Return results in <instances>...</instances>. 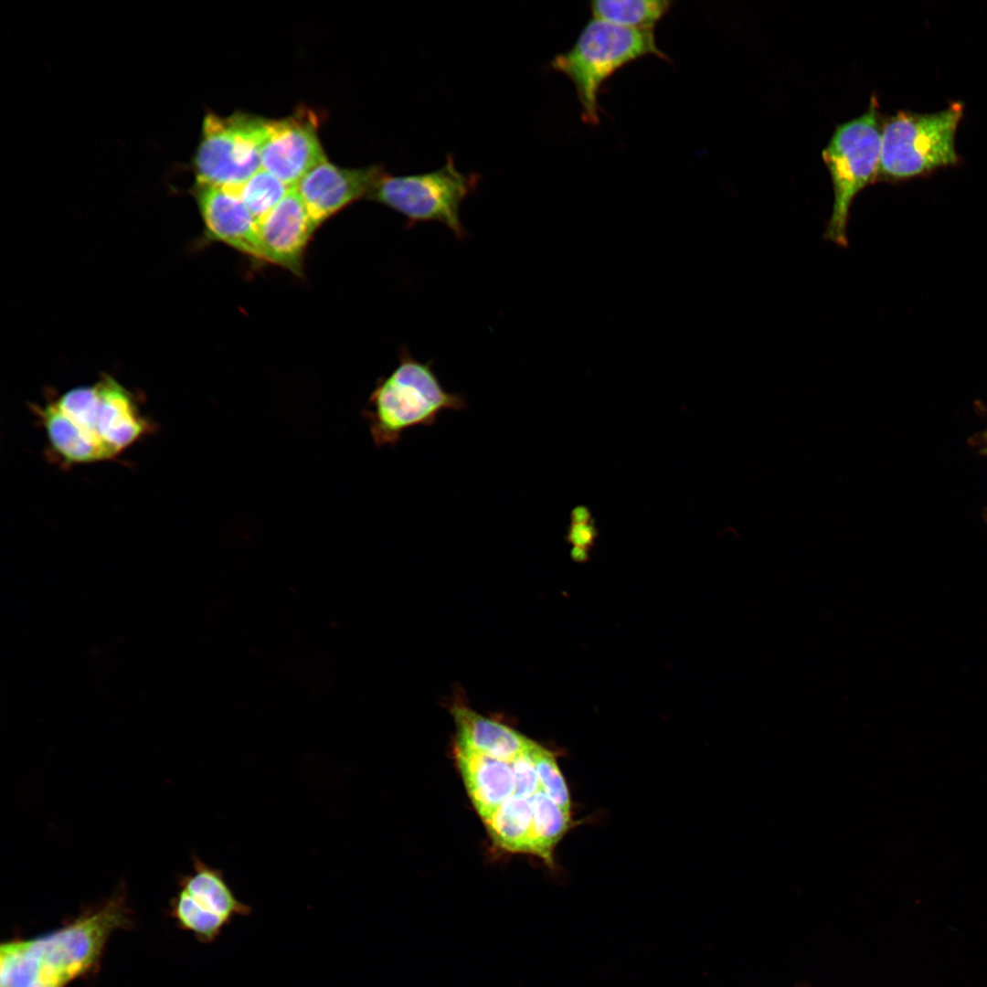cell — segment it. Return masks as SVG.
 <instances>
[{
	"label": "cell",
	"mask_w": 987,
	"mask_h": 987,
	"mask_svg": "<svg viewBox=\"0 0 987 987\" xmlns=\"http://www.w3.org/2000/svg\"><path fill=\"white\" fill-rule=\"evenodd\" d=\"M467 408L465 397L444 389L432 362H420L402 349L397 367L380 378L362 415L375 446H394L414 427H430L446 410Z\"/></svg>",
	"instance_id": "1"
},
{
	"label": "cell",
	"mask_w": 987,
	"mask_h": 987,
	"mask_svg": "<svg viewBox=\"0 0 987 987\" xmlns=\"http://www.w3.org/2000/svg\"><path fill=\"white\" fill-rule=\"evenodd\" d=\"M669 60L656 45L653 31L621 27L592 18L568 51L550 67L573 83L584 122H600L598 98L603 83L618 69L646 56Z\"/></svg>",
	"instance_id": "2"
},
{
	"label": "cell",
	"mask_w": 987,
	"mask_h": 987,
	"mask_svg": "<svg viewBox=\"0 0 987 987\" xmlns=\"http://www.w3.org/2000/svg\"><path fill=\"white\" fill-rule=\"evenodd\" d=\"M882 118L875 97L860 116L838 124L822 152L830 173L833 203L824 237L846 247L847 228L854 199L878 179Z\"/></svg>",
	"instance_id": "3"
},
{
	"label": "cell",
	"mask_w": 987,
	"mask_h": 987,
	"mask_svg": "<svg viewBox=\"0 0 987 987\" xmlns=\"http://www.w3.org/2000/svg\"><path fill=\"white\" fill-rule=\"evenodd\" d=\"M962 112V104L955 102L934 113L898 111L883 119L878 179L902 180L956 164Z\"/></svg>",
	"instance_id": "4"
},
{
	"label": "cell",
	"mask_w": 987,
	"mask_h": 987,
	"mask_svg": "<svg viewBox=\"0 0 987 987\" xmlns=\"http://www.w3.org/2000/svg\"><path fill=\"white\" fill-rule=\"evenodd\" d=\"M479 179L475 173L458 170L454 157L448 154L443 165L430 172L404 175L384 172L369 199L401 214L408 227L418 222H440L462 239L466 232L460 208L474 192Z\"/></svg>",
	"instance_id": "5"
},
{
	"label": "cell",
	"mask_w": 987,
	"mask_h": 987,
	"mask_svg": "<svg viewBox=\"0 0 987 987\" xmlns=\"http://www.w3.org/2000/svg\"><path fill=\"white\" fill-rule=\"evenodd\" d=\"M267 121L244 112L207 113L193 159L196 182L237 189L260 170Z\"/></svg>",
	"instance_id": "6"
},
{
	"label": "cell",
	"mask_w": 987,
	"mask_h": 987,
	"mask_svg": "<svg viewBox=\"0 0 987 987\" xmlns=\"http://www.w3.org/2000/svg\"><path fill=\"white\" fill-rule=\"evenodd\" d=\"M125 917L124 897L118 894L70 926L27 943L49 978L62 987L94 962L110 932Z\"/></svg>",
	"instance_id": "7"
},
{
	"label": "cell",
	"mask_w": 987,
	"mask_h": 987,
	"mask_svg": "<svg viewBox=\"0 0 987 987\" xmlns=\"http://www.w3.org/2000/svg\"><path fill=\"white\" fill-rule=\"evenodd\" d=\"M193 870L179 878V890L172 910L183 929L202 942L216 940L237 917L252 914L251 906L240 901L222 870L192 856Z\"/></svg>",
	"instance_id": "8"
},
{
	"label": "cell",
	"mask_w": 987,
	"mask_h": 987,
	"mask_svg": "<svg viewBox=\"0 0 987 987\" xmlns=\"http://www.w3.org/2000/svg\"><path fill=\"white\" fill-rule=\"evenodd\" d=\"M317 129V117L309 110L268 120L260 145L261 168L296 187L311 169L327 160Z\"/></svg>",
	"instance_id": "9"
},
{
	"label": "cell",
	"mask_w": 987,
	"mask_h": 987,
	"mask_svg": "<svg viewBox=\"0 0 987 987\" xmlns=\"http://www.w3.org/2000/svg\"><path fill=\"white\" fill-rule=\"evenodd\" d=\"M384 172L379 164L349 169L325 160L311 169L295 189L319 227L354 202L363 197L369 198Z\"/></svg>",
	"instance_id": "10"
},
{
	"label": "cell",
	"mask_w": 987,
	"mask_h": 987,
	"mask_svg": "<svg viewBox=\"0 0 987 987\" xmlns=\"http://www.w3.org/2000/svg\"><path fill=\"white\" fill-rule=\"evenodd\" d=\"M191 190L209 240L223 242L256 260H265L258 221L236 191L199 182H195Z\"/></svg>",
	"instance_id": "11"
},
{
	"label": "cell",
	"mask_w": 987,
	"mask_h": 987,
	"mask_svg": "<svg viewBox=\"0 0 987 987\" xmlns=\"http://www.w3.org/2000/svg\"><path fill=\"white\" fill-rule=\"evenodd\" d=\"M317 227L295 187L292 188L258 222L265 261L299 274L308 241Z\"/></svg>",
	"instance_id": "12"
},
{
	"label": "cell",
	"mask_w": 987,
	"mask_h": 987,
	"mask_svg": "<svg viewBox=\"0 0 987 987\" xmlns=\"http://www.w3.org/2000/svg\"><path fill=\"white\" fill-rule=\"evenodd\" d=\"M98 389L96 430L102 444L115 458L126 448L152 431L131 391L115 378L102 374Z\"/></svg>",
	"instance_id": "13"
},
{
	"label": "cell",
	"mask_w": 987,
	"mask_h": 987,
	"mask_svg": "<svg viewBox=\"0 0 987 987\" xmlns=\"http://www.w3.org/2000/svg\"><path fill=\"white\" fill-rule=\"evenodd\" d=\"M451 710L456 727L455 748L512 761L532 742L511 727L481 715L463 703H454Z\"/></svg>",
	"instance_id": "14"
},
{
	"label": "cell",
	"mask_w": 987,
	"mask_h": 987,
	"mask_svg": "<svg viewBox=\"0 0 987 987\" xmlns=\"http://www.w3.org/2000/svg\"><path fill=\"white\" fill-rule=\"evenodd\" d=\"M454 752L469 798L484 822L515 793L513 760L503 761L458 748Z\"/></svg>",
	"instance_id": "15"
},
{
	"label": "cell",
	"mask_w": 987,
	"mask_h": 987,
	"mask_svg": "<svg viewBox=\"0 0 987 987\" xmlns=\"http://www.w3.org/2000/svg\"><path fill=\"white\" fill-rule=\"evenodd\" d=\"M46 432L52 453L64 464L106 461L102 452L88 441L79 428L51 400L33 408Z\"/></svg>",
	"instance_id": "16"
},
{
	"label": "cell",
	"mask_w": 987,
	"mask_h": 987,
	"mask_svg": "<svg viewBox=\"0 0 987 987\" xmlns=\"http://www.w3.org/2000/svg\"><path fill=\"white\" fill-rule=\"evenodd\" d=\"M483 823L497 847L514 853H532L531 798L511 796Z\"/></svg>",
	"instance_id": "17"
},
{
	"label": "cell",
	"mask_w": 987,
	"mask_h": 987,
	"mask_svg": "<svg viewBox=\"0 0 987 987\" xmlns=\"http://www.w3.org/2000/svg\"><path fill=\"white\" fill-rule=\"evenodd\" d=\"M533 810L532 853L548 865H554V850L571 827V812L538 791L531 797Z\"/></svg>",
	"instance_id": "18"
},
{
	"label": "cell",
	"mask_w": 987,
	"mask_h": 987,
	"mask_svg": "<svg viewBox=\"0 0 987 987\" xmlns=\"http://www.w3.org/2000/svg\"><path fill=\"white\" fill-rule=\"evenodd\" d=\"M673 3L664 0H597L589 3L592 18L621 27L653 31Z\"/></svg>",
	"instance_id": "19"
},
{
	"label": "cell",
	"mask_w": 987,
	"mask_h": 987,
	"mask_svg": "<svg viewBox=\"0 0 987 987\" xmlns=\"http://www.w3.org/2000/svg\"><path fill=\"white\" fill-rule=\"evenodd\" d=\"M1 987H51L47 983L39 959L27 942L1 947Z\"/></svg>",
	"instance_id": "20"
},
{
	"label": "cell",
	"mask_w": 987,
	"mask_h": 987,
	"mask_svg": "<svg viewBox=\"0 0 987 987\" xmlns=\"http://www.w3.org/2000/svg\"><path fill=\"white\" fill-rule=\"evenodd\" d=\"M292 188L261 168L236 191L251 215L259 222L270 213Z\"/></svg>",
	"instance_id": "21"
},
{
	"label": "cell",
	"mask_w": 987,
	"mask_h": 987,
	"mask_svg": "<svg viewBox=\"0 0 987 987\" xmlns=\"http://www.w3.org/2000/svg\"><path fill=\"white\" fill-rule=\"evenodd\" d=\"M529 752L537 773L539 791L545 792L563 810L571 812L568 788L554 753L536 741L532 742Z\"/></svg>",
	"instance_id": "22"
},
{
	"label": "cell",
	"mask_w": 987,
	"mask_h": 987,
	"mask_svg": "<svg viewBox=\"0 0 987 987\" xmlns=\"http://www.w3.org/2000/svg\"><path fill=\"white\" fill-rule=\"evenodd\" d=\"M569 517L567 540L573 546L572 549L587 552L598 536L591 512L587 506L579 504L571 510Z\"/></svg>",
	"instance_id": "23"
},
{
	"label": "cell",
	"mask_w": 987,
	"mask_h": 987,
	"mask_svg": "<svg viewBox=\"0 0 987 987\" xmlns=\"http://www.w3.org/2000/svg\"><path fill=\"white\" fill-rule=\"evenodd\" d=\"M534 740H532V742ZM531 744L524 752L513 759L515 777V790L514 795L524 798H531L539 791L537 773L529 752Z\"/></svg>",
	"instance_id": "24"
}]
</instances>
